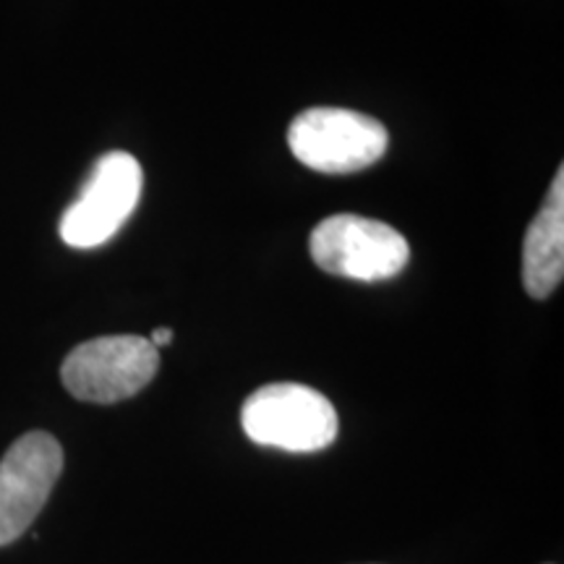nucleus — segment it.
Segmentation results:
<instances>
[{
  "instance_id": "obj_7",
  "label": "nucleus",
  "mask_w": 564,
  "mask_h": 564,
  "mask_svg": "<svg viewBox=\"0 0 564 564\" xmlns=\"http://www.w3.org/2000/svg\"><path fill=\"white\" fill-rule=\"evenodd\" d=\"M564 278V171L549 186L539 215L528 225L523 241V285L531 299L544 301Z\"/></svg>"
},
{
  "instance_id": "obj_6",
  "label": "nucleus",
  "mask_w": 564,
  "mask_h": 564,
  "mask_svg": "<svg viewBox=\"0 0 564 564\" xmlns=\"http://www.w3.org/2000/svg\"><path fill=\"white\" fill-rule=\"evenodd\" d=\"M63 474V447L53 434L30 432L0 460V546L21 539L47 505Z\"/></svg>"
},
{
  "instance_id": "obj_5",
  "label": "nucleus",
  "mask_w": 564,
  "mask_h": 564,
  "mask_svg": "<svg viewBox=\"0 0 564 564\" xmlns=\"http://www.w3.org/2000/svg\"><path fill=\"white\" fill-rule=\"evenodd\" d=\"M144 173L129 152H108L91 167L74 204L61 217V238L70 249H97L108 243L141 199Z\"/></svg>"
},
{
  "instance_id": "obj_8",
  "label": "nucleus",
  "mask_w": 564,
  "mask_h": 564,
  "mask_svg": "<svg viewBox=\"0 0 564 564\" xmlns=\"http://www.w3.org/2000/svg\"><path fill=\"white\" fill-rule=\"evenodd\" d=\"M150 343H152L158 350L165 348V345L173 343V329H171V327H158V329H154V333H152Z\"/></svg>"
},
{
  "instance_id": "obj_4",
  "label": "nucleus",
  "mask_w": 564,
  "mask_h": 564,
  "mask_svg": "<svg viewBox=\"0 0 564 564\" xmlns=\"http://www.w3.org/2000/svg\"><path fill=\"white\" fill-rule=\"evenodd\" d=\"M322 272L358 282L390 280L405 270L411 246L392 225L358 215H335L316 225L308 241Z\"/></svg>"
},
{
  "instance_id": "obj_1",
  "label": "nucleus",
  "mask_w": 564,
  "mask_h": 564,
  "mask_svg": "<svg viewBox=\"0 0 564 564\" xmlns=\"http://www.w3.org/2000/svg\"><path fill=\"white\" fill-rule=\"evenodd\" d=\"M241 426L251 442L285 453H319L335 442V405L306 384L259 387L241 408Z\"/></svg>"
},
{
  "instance_id": "obj_2",
  "label": "nucleus",
  "mask_w": 564,
  "mask_h": 564,
  "mask_svg": "<svg viewBox=\"0 0 564 564\" xmlns=\"http://www.w3.org/2000/svg\"><path fill=\"white\" fill-rule=\"evenodd\" d=\"M288 144L316 173L348 175L384 158L390 133L377 118L345 108H312L293 118Z\"/></svg>"
},
{
  "instance_id": "obj_3",
  "label": "nucleus",
  "mask_w": 564,
  "mask_h": 564,
  "mask_svg": "<svg viewBox=\"0 0 564 564\" xmlns=\"http://www.w3.org/2000/svg\"><path fill=\"white\" fill-rule=\"evenodd\" d=\"M158 369L160 352L150 337L108 335L76 345L61 366V379L76 400L110 405L144 390Z\"/></svg>"
}]
</instances>
